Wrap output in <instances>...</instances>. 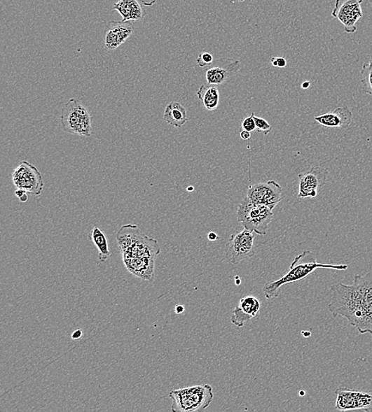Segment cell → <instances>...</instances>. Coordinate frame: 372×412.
<instances>
[{"label":"cell","instance_id":"obj_1","mask_svg":"<svg viewBox=\"0 0 372 412\" xmlns=\"http://www.w3.org/2000/svg\"><path fill=\"white\" fill-rule=\"evenodd\" d=\"M331 292L328 309L334 318H345L359 333L372 336V273L357 274L350 285L335 284Z\"/></svg>","mask_w":372,"mask_h":412},{"label":"cell","instance_id":"obj_2","mask_svg":"<svg viewBox=\"0 0 372 412\" xmlns=\"http://www.w3.org/2000/svg\"><path fill=\"white\" fill-rule=\"evenodd\" d=\"M116 240L128 270L134 276L153 283L156 259L160 253L158 241L132 224L125 225L118 231Z\"/></svg>","mask_w":372,"mask_h":412},{"label":"cell","instance_id":"obj_3","mask_svg":"<svg viewBox=\"0 0 372 412\" xmlns=\"http://www.w3.org/2000/svg\"><path fill=\"white\" fill-rule=\"evenodd\" d=\"M309 250H304L302 254L298 255L290 266L284 276L277 280H271L263 286V294L267 299H273L280 296V289L287 284L298 282L314 273L317 269H332L336 271H346L347 265L326 264L317 262L314 255L310 261H305L307 259Z\"/></svg>","mask_w":372,"mask_h":412},{"label":"cell","instance_id":"obj_4","mask_svg":"<svg viewBox=\"0 0 372 412\" xmlns=\"http://www.w3.org/2000/svg\"><path fill=\"white\" fill-rule=\"evenodd\" d=\"M170 397L174 412L203 411L213 402V388L209 385L182 388L170 392Z\"/></svg>","mask_w":372,"mask_h":412},{"label":"cell","instance_id":"obj_5","mask_svg":"<svg viewBox=\"0 0 372 412\" xmlns=\"http://www.w3.org/2000/svg\"><path fill=\"white\" fill-rule=\"evenodd\" d=\"M273 218V210L266 206L254 204L247 196L240 203L237 219L244 229L265 236Z\"/></svg>","mask_w":372,"mask_h":412},{"label":"cell","instance_id":"obj_6","mask_svg":"<svg viewBox=\"0 0 372 412\" xmlns=\"http://www.w3.org/2000/svg\"><path fill=\"white\" fill-rule=\"evenodd\" d=\"M61 123L66 133L86 137L92 136V118L80 100L71 99L64 105Z\"/></svg>","mask_w":372,"mask_h":412},{"label":"cell","instance_id":"obj_7","mask_svg":"<svg viewBox=\"0 0 372 412\" xmlns=\"http://www.w3.org/2000/svg\"><path fill=\"white\" fill-rule=\"evenodd\" d=\"M254 241V232L247 229L233 234L225 248L226 260L233 265H237L252 258L256 254Z\"/></svg>","mask_w":372,"mask_h":412},{"label":"cell","instance_id":"obj_8","mask_svg":"<svg viewBox=\"0 0 372 412\" xmlns=\"http://www.w3.org/2000/svg\"><path fill=\"white\" fill-rule=\"evenodd\" d=\"M12 182L17 190L40 196L44 189L43 176L37 167L27 161H22L12 172Z\"/></svg>","mask_w":372,"mask_h":412},{"label":"cell","instance_id":"obj_9","mask_svg":"<svg viewBox=\"0 0 372 412\" xmlns=\"http://www.w3.org/2000/svg\"><path fill=\"white\" fill-rule=\"evenodd\" d=\"M335 393L337 395L336 410L372 411V390L358 391L350 388L340 387Z\"/></svg>","mask_w":372,"mask_h":412},{"label":"cell","instance_id":"obj_10","mask_svg":"<svg viewBox=\"0 0 372 412\" xmlns=\"http://www.w3.org/2000/svg\"><path fill=\"white\" fill-rule=\"evenodd\" d=\"M206 69L207 85L219 86L232 80L241 69V64L237 59L223 57L214 59Z\"/></svg>","mask_w":372,"mask_h":412},{"label":"cell","instance_id":"obj_11","mask_svg":"<svg viewBox=\"0 0 372 412\" xmlns=\"http://www.w3.org/2000/svg\"><path fill=\"white\" fill-rule=\"evenodd\" d=\"M283 188L274 180L265 183L250 185L248 189V198L256 205L266 206L274 210L283 200Z\"/></svg>","mask_w":372,"mask_h":412},{"label":"cell","instance_id":"obj_12","mask_svg":"<svg viewBox=\"0 0 372 412\" xmlns=\"http://www.w3.org/2000/svg\"><path fill=\"white\" fill-rule=\"evenodd\" d=\"M329 171L322 166H314L303 174L298 175V199L316 198L327 180Z\"/></svg>","mask_w":372,"mask_h":412},{"label":"cell","instance_id":"obj_13","mask_svg":"<svg viewBox=\"0 0 372 412\" xmlns=\"http://www.w3.org/2000/svg\"><path fill=\"white\" fill-rule=\"evenodd\" d=\"M362 3L363 0H336L332 16L343 24L345 32L357 31V22L363 17Z\"/></svg>","mask_w":372,"mask_h":412},{"label":"cell","instance_id":"obj_14","mask_svg":"<svg viewBox=\"0 0 372 412\" xmlns=\"http://www.w3.org/2000/svg\"><path fill=\"white\" fill-rule=\"evenodd\" d=\"M132 22L110 21L107 23L104 33V46L109 50H116L130 38L134 32Z\"/></svg>","mask_w":372,"mask_h":412},{"label":"cell","instance_id":"obj_15","mask_svg":"<svg viewBox=\"0 0 372 412\" xmlns=\"http://www.w3.org/2000/svg\"><path fill=\"white\" fill-rule=\"evenodd\" d=\"M261 312V302L254 296H245L239 301L234 308L231 322L234 326L243 327L245 322L257 318Z\"/></svg>","mask_w":372,"mask_h":412},{"label":"cell","instance_id":"obj_16","mask_svg":"<svg viewBox=\"0 0 372 412\" xmlns=\"http://www.w3.org/2000/svg\"><path fill=\"white\" fill-rule=\"evenodd\" d=\"M315 120L327 128L346 129L352 121V113L347 106L338 107L333 111L317 116Z\"/></svg>","mask_w":372,"mask_h":412},{"label":"cell","instance_id":"obj_17","mask_svg":"<svg viewBox=\"0 0 372 412\" xmlns=\"http://www.w3.org/2000/svg\"><path fill=\"white\" fill-rule=\"evenodd\" d=\"M112 10L118 11L124 22L139 21L146 15L139 0H119L113 6Z\"/></svg>","mask_w":372,"mask_h":412},{"label":"cell","instance_id":"obj_18","mask_svg":"<svg viewBox=\"0 0 372 412\" xmlns=\"http://www.w3.org/2000/svg\"><path fill=\"white\" fill-rule=\"evenodd\" d=\"M164 120L167 124L172 125V127L177 128L182 127L188 121L187 111L178 101H172V103L166 106L164 113Z\"/></svg>","mask_w":372,"mask_h":412},{"label":"cell","instance_id":"obj_19","mask_svg":"<svg viewBox=\"0 0 372 412\" xmlns=\"http://www.w3.org/2000/svg\"><path fill=\"white\" fill-rule=\"evenodd\" d=\"M197 97L202 101L204 108L212 111L219 105V91L217 86L204 85L197 92Z\"/></svg>","mask_w":372,"mask_h":412},{"label":"cell","instance_id":"obj_20","mask_svg":"<svg viewBox=\"0 0 372 412\" xmlns=\"http://www.w3.org/2000/svg\"><path fill=\"white\" fill-rule=\"evenodd\" d=\"M88 238L98 249L99 261L101 262H106L111 254L106 235L98 227H94L92 232H90Z\"/></svg>","mask_w":372,"mask_h":412},{"label":"cell","instance_id":"obj_21","mask_svg":"<svg viewBox=\"0 0 372 412\" xmlns=\"http://www.w3.org/2000/svg\"><path fill=\"white\" fill-rule=\"evenodd\" d=\"M361 81L363 91L372 97V56L369 62L363 64L361 71Z\"/></svg>","mask_w":372,"mask_h":412},{"label":"cell","instance_id":"obj_22","mask_svg":"<svg viewBox=\"0 0 372 412\" xmlns=\"http://www.w3.org/2000/svg\"><path fill=\"white\" fill-rule=\"evenodd\" d=\"M254 118L258 132H262L265 135H268L271 132V125H270L266 119L255 116V113H254Z\"/></svg>","mask_w":372,"mask_h":412},{"label":"cell","instance_id":"obj_23","mask_svg":"<svg viewBox=\"0 0 372 412\" xmlns=\"http://www.w3.org/2000/svg\"><path fill=\"white\" fill-rule=\"evenodd\" d=\"M196 62L200 68L204 69L211 66V65L214 63V59L211 53L207 52H202L199 57L197 58Z\"/></svg>","mask_w":372,"mask_h":412},{"label":"cell","instance_id":"obj_24","mask_svg":"<svg viewBox=\"0 0 372 412\" xmlns=\"http://www.w3.org/2000/svg\"><path fill=\"white\" fill-rule=\"evenodd\" d=\"M254 113H252V115L246 118L244 120H243L242 123V130L248 131V132L253 133L256 129V123L254 118Z\"/></svg>","mask_w":372,"mask_h":412},{"label":"cell","instance_id":"obj_25","mask_svg":"<svg viewBox=\"0 0 372 412\" xmlns=\"http://www.w3.org/2000/svg\"><path fill=\"white\" fill-rule=\"evenodd\" d=\"M271 63L274 67L277 68H285L287 64L286 59L284 57H273Z\"/></svg>","mask_w":372,"mask_h":412},{"label":"cell","instance_id":"obj_26","mask_svg":"<svg viewBox=\"0 0 372 412\" xmlns=\"http://www.w3.org/2000/svg\"><path fill=\"white\" fill-rule=\"evenodd\" d=\"M139 1L146 7H151V6L157 3L158 0H139Z\"/></svg>","mask_w":372,"mask_h":412},{"label":"cell","instance_id":"obj_27","mask_svg":"<svg viewBox=\"0 0 372 412\" xmlns=\"http://www.w3.org/2000/svg\"><path fill=\"white\" fill-rule=\"evenodd\" d=\"M83 336V332L81 329H77L71 334V339H79Z\"/></svg>","mask_w":372,"mask_h":412},{"label":"cell","instance_id":"obj_28","mask_svg":"<svg viewBox=\"0 0 372 412\" xmlns=\"http://www.w3.org/2000/svg\"><path fill=\"white\" fill-rule=\"evenodd\" d=\"M207 238L208 240L211 241H216L220 239V237L213 232H209Z\"/></svg>","mask_w":372,"mask_h":412},{"label":"cell","instance_id":"obj_29","mask_svg":"<svg viewBox=\"0 0 372 412\" xmlns=\"http://www.w3.org/2000/svg\"><path fill=\"white\" fill-rule=\"evenodd\" d=\"M241 137L243 140L248 141L250 139L251 133L248 132V131L242 130L241 132Z\"/></svg>","mask_w":372,"mask_h":412},{"label":"cell","instance_id":"obj_30","mask_svg":"<svg viewBox=\"0 0 372 412\" xmlns=\"http://www.w3.org/2000/svg\"><path fill=\"white\" fill-rule=\"evenodd\" d=\"M185 308L182 306V304H177L175 308V312L177 314H181L184 312Z\"/></svg>","mask_w":372,"mask_h":412},{"label":"cell","instance_id":"obj_31","mask_svg":"<svg viewBox=\"0 0 372 412\" xmlns=\"http://www.w3.org/2000/svg\"><path fill=\"white\" fill-rule=\"evenodd\" d=\"M310 87V83L309 81H305L303 83L302 87L303 89H308Z\"/></svg>","mask_w":372,"mask_h":412},{"label":"cell","instance_id":"obj_32","mask_svg":"<svg viewBox=\"0 0 372 412\" xmlns=\"http://www.w3.org/2000/svg\"><path fill=\"white\" fill-rule=\"evenodd\" d=\"M187 190L188 192H192V191H194L195 188L193 187H189Z\"/></svg>","mask_w":372,"mask_h":412},{"label":"cell","instance_id":"obj_33","mask_svg":"<svg viewBox=\"0 0 372 412\" xmlns=\"http://www.w3.org/2000/svg\"><path fill=\"white\" fill-rule=\"evenodd\" d=\"M299 395L300 396H304L305 395V392L304 391L299 392Z\"/></svg>","mask_w":372,"mask_h":412},{"label":"cell","instance_id":"obj_34","mask_svg":"<svg viewBox=\"0 0 372 412\" xmlns=\"http://www.w3.org/2000/svg\"><path fill=\"white\" fill-rule=\"evenodd\" d=\"M240 1H244V0H240Z\"/></svg>","mask_w":372,"mask_h":412}]
</instances>
